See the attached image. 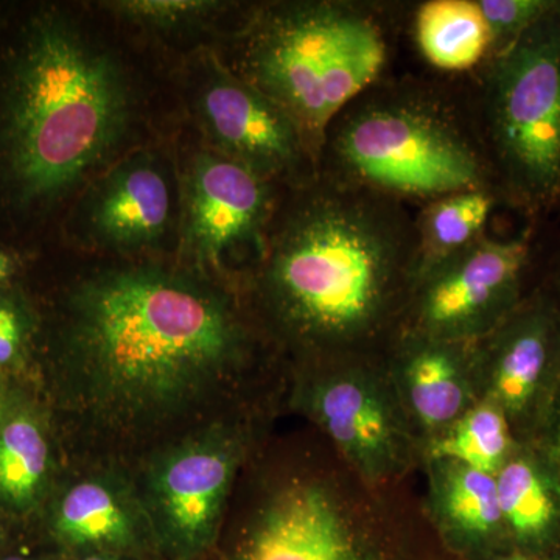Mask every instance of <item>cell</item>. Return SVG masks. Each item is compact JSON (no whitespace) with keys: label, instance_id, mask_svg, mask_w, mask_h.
<instances>
[{"label":"cell","instance_id":"obj_1","mask_svg":"<svg viewBox=\"0 0 560 560\" xmlns=\"http://www.w3.org/2000/svg\"><path fill=\"white\" fill-rule=\"evenodd\" d=\"M253 345L230 298L161 265L110 268L70 293L62 359L86 425L149 438L234 393Z\"/></svg>","mask_w":560,"mask_h":560},{"label":"cell","instance_id":"obj_2","mask_svg":"<svg viewBox=\"0 0 560 560\" xmlns=\"http://www.w3.org/2000/svg\"><path fill=\"white\" fill-rule=\"evenodd\" d=\"M267 234L257 291L280 340L305 360L383 350L418 267L400 201L324 176Z\"/></svg>","mask_w":560,"mask_h":560},{"label":"cell","instance_id":"obj_3","mask_svg":"<svg viewBox=\"0 0 560 560\" xmlns=\"http://www.w3.org/2000/svg\"><path fill=\"white\" fill-rule=\"evenodd\" d=\"M264 469L202 560H458L410 480L370 485L319 433Z\"/></svg>","mask_w":560,"mask_h":560},{"label":"cell","instance_id":"obj_4","mask_svg":"<svg viewBox=\"0 0 560 560\" xmlns=\"http://www.w3.org/2000/svg\"><path fill=\"white\" fill-rule=\"evenodd\" d=\"M131 114L130 84L110 51L65 18H38L3 92V160L18 198L38 205L75 189L119 147Z\"/></svg>","mask_w":560,"mask_h":560},{"label":"cell","instance_id":"obj_5","mask_svg":"<svg viewBox=\"0 0 560 560\" xmlns=\"http://www.w3.org/2000/svg\"><path fill=\"white\" fill-rule=\"evenodd\" d=\"M386 51L381 25L359 7L276 3L246 28L241 77L290 117L319 164L330 125L374 86Z\"/></svg>","mask_w":560,"mask_h":560},{"label":"cell","instance_id":"obj_6","mask_svg":"<svg viewBox=\"0 0 560 560\" xmlns=\"http://www.w3.org/2000/svg\"><path fill=\"white\" fill-rule=\"evenodd\" d=\"M320 161L327 178L396 201L493 186L485 150L447 106L415 90L363 92L330 125Z\"/></svg>","mask_w":560,"mask_h":560},{"label":"cell","instance_id":"obj_7","mask_svg":"<svg viewBox=\"0 0 560 560\" xmlns=\"http://www.w3.org/2000/svg\"><path fill=\"white\" fill-rule=\"evenodd\" d=\"M485 154L497 191L525 212L560 202V3L489 58Z\"/></svg>","mask_w":560,"mask_h":560},{"label":"cell","instance_id":"obj_8","mask_svg":"<svg viewBox=\"0 0 560 560\" xmlns=\"http://www.w3.org/2000/svg\"><path fill=\"white\" fill-rule=\"evenodd\" d=\"M293 404L372 486L399 485L422 466V444L397 394L385 349L305 360Z\"/></svg>","mask_w":560,"mask_h":560},{"label":"cell","instance_id":"obj_9","mask_svg":"<svg viewBox=\"0 0 560 560\" xmlns=\"http://www.w3.org/2000/svg\"><path fill=\"white\" fill-rule=\"evenodd\" d=\"M248 444L241 423L213 422L149 460L138 495L158 560H202L213 550Z\"/></svg>","mask_w":560,"mask_h":560},{"label":"cell","instance_id":"obj_10","mask_svg":"<svg viewBox=\"0 0 560 560\" xmlns=\"http://www.w3.org/2000/svg\"><path fill=\"white\" fill-rule=\"evenodd\" d=\"M529 259L528 235L506 241L485 235L416 276L399 330L447 341L482 340L522 304Z\"/></svg>","mask_w":560,"mask_h":560},{"label":"cell","instance_id":"obj_11","mask_svg":"<svg viewBox=\"0 0 560 560\" xmlns=\"http://www.w3.org/2000/svg\"><path fill=\"white\" fill-rule=\"evenodd\" d=\"M194 106L212 151L268 183L301 180L315 168L290 117L213 54L202 57Z\"/></svg>","mask_w":560,"mask_h":560},{"label":"cell","instance_id":"obj_12","mask_svg":"<svg viewBox=\"0 0 560 560\" xmlns=\"http://www.w3.org/2000/svg\"><path fill=\"white\" fill-rule=\"evenodd\" d=\"M480 399L506 416L515 440L536 431L560 378V316L555 300H523L492 334L475 342Z\"/></svg>","mask_w":560,"mask_h":560},{"label":"cell","instance_id":"obj_13","mask_svg":"<svg viewBox=\"0 0 560 560\" xmlns=\"http://www.w3.org/2000/svg\"><path fill=\"white\" fill-rule=\"evenodd\" d=\"M271 183L215 151L195 154L184 178L183 243L198 264L220 268L234 250L267 241Z\"/></svg>","mask_w":560,"mask_h":560},{"label":"cell","instance_id":"obj_14","mask_svg":"<svg viewBox=\"0 0 560 560\" xmlns=\"http://www.w3.org/2000/svg\"><path fill=\"white\" fill-rule=\"evenodd\" d=\"M385 355L422 448L480 400L475 342L397 330L386 345Z\"/></svg>","mask_w":560,"mask_h":560},{"label":"cell","instance_id":"obj_15","mask_svg":"<svg viewBox=\"0 0 560 560\" xmlns=\"http://www.w3.org/2000/svg\"><path fill=\"white\" fill-rule=\"evenodd\" d=\"M47 541L66 558L103 552L158 560L138 490L113 477H88L69 486L51 510Z\"/></svg>","mask_w":560,"mask_h":560},{"label":"cell","instance_id":"obj_16","mask_svg":"<svg viewBox=\"0 0 560 560\" xmlns=\"http://www.w3.org/2000/svg\"><path fill=\"white\" fill-rule=\"evenodd\" d=\"M172 189L161 161L135 154L117 162L83 201V232L98 248L149 249L171 226Z\"/></svg>","mask_w":560,"mask_h":560},{"label":"cell","instance_id":"obj_17","mask_svg":"<svg viewBox=\"0 0 560 560\" xmlns=\"http://www.w3.org/2000/svg\"><path fill=\"white\" fill-rule=\"evenodd\" d=\"M427 517L445 550L458 560H486L511 550L495 477L451 459H423Z\"/></svg>","mask_w":560,"mask_h":560},{"label":"cell","instance_id":"obj_18","mask_svg":"<svg viewBox=\"0 0 560 560\" xmlns=\"http://www.w3.org/2000/svg\"><path fill=\"white\" fill-rule=\"evenodd\" d=\"M495 482L511 550L560 551V486L539 453L518 444Z\"/></svg>","mask_w":560,"mask_h":560},{"label":"cell","instance_id":"obj_19","mask_svg":"<svg viewBox=\"0 0 560 560\" xmlns=\"http://www.w3.org/2000/svg\"><path fill=\"white\" fill-rule=\"evenodd\" d=\"M416 43L433 68L466 72L489 60L490 33L477 0H430L415 21Z\"/></svg>","mask_w":560,"mask_h":560},{"label":"cell","instance_id":"obj_20","mask_svg":"<svg viewBox=\"0 0 560 560\" xmlns=\"http://www.w3.org/2000/svg\"><path fill=\"white\" fill-rule=\"evenodd\" d=\"M51 470L50 444L31 411H9L0 423V504L25 515L43 499Z\"/></svg>","mask_w":560,"mask_h":560},{"label":"cell","instance_id":"obj_21","mask_svg":"<svg viewBox=\"0 0 560 560\" xmlns=\"http://www.w3.org/2000/svg\"><path fill=\"white\" fill-rule=\"evenodd\" d=\"M499 191L493 186L455 191L427 202L418 220L416 276L485 237ZM415 276V279H416Z\"/></svg>","mask_w":560,"mask_h":560},{"label":"cell","instance_id":"obj_22","mask_svg":"<svg viewBox=\"0 0 560 560\" xmlns=\"http://www.w3.org/2000/svg\"><path fill=\"white\" fill-rule=\"evenodd\" d=\"M510 422L493 401L480 399L422 448L423 459H451L495 477L518 447Z\"/></svg>","mask_w":560,"mask_h":560},{"label":"cell","instance_id":"obj_23","mask_svg":"<svg viewBox=\"0 0 560 560\" xmlns=\"http://www.w3.org/2000/svg\"><path fill=\"white\" fill-rule=\"evenodd\" d=\"M117 18L158 31L187 27L223 9V3L209 0H120L102 3Z\"/></svg>","mask_w":560,"mask_h":560},{"label":"cell","instance_id":"obj_24","mask_svg":"<svg viewBox=\"0 0 560 560\" xmlns=\"http://www.w3.org/2000/svg\"><path fill=\"white\" fill-rule=\"evenodd\" d=\"M490 33V57L500 54L559 5V0H477Z\"/></svg>","mask_w":560,"mask_h":560},{"label":"cell","instance_id":"obj_25","mask_svg":"<svg viewBox=\"0 0 560 560\" xmlns=\"http://www.w3.org/2000/svg\"><path fill=\"white\" fill-rule=\"evenodd\" d=\"M536 431L539 434V448L536 452L560 486V378L552 389Z\"/></svg>","mask_w":560,"mask_h":560},{"label":"cell","instance_id":"obj_26","mask_svg":"<svg viewBox=\"0 0 560 560\" xmlns=\"http://www.w3.org/2000/svg\"><path fill=\"white\" fill-rule=\"evenodd\" d=\"M25 335L27 323L24 313L13 302L0 300V368L20 359Z\"/></svg>","mask_w":560,"mask_h":560},{"label":"cell","instance_id":"obj_27","mask_svg":"<svg viewBox=\"0 0 560 560\" xmlns=\"http://www.w3.org/2000/svg\"><path fill=\"white\" fill-rule=\"evenodd\" d=\"M0 560H68V558L46 540L40 548H28V545L14 541L9 550L0 555Z\"/></svg>","mask_w":560,"mask_h":560},{"label":"cell","instance_id":"obj_28","mask_svg":"<svg viewBox=\"0 0 560 560\" xmlns=\"http://www.w3.org/2000/svg\"><path fill=\"white\" fill-rule=\"evenodd\" d=\"M486 560H560V551L556 552H528L521 550H508L492 556Z\"/></svg>","mask_w":560,"mask_h":560},{"label":"cell","instance_id":"obj_29","mask_svg":"<svg viewBox=\"0 0 560 560\" xmlns=\"http://www.w3.org/2000/svg\"><path fill=\"white\" fill-rule=\"evenodd\" d=\"M14 261L7 253H0V283L5 282L7 279L13 275Z\"/></svg>","mask_w":560,"mask_h":560},{"label":"cell","instance_id":"obj_30","mask_svg":"<svg viewBox=\"0 0 560 560\" xmlns=\"http://www.w3.org/2000/svg\"><path fill=\"white\" fill-rule=\"evenodd\" d=\"M9 411V390H7L5 381H3L2 375H0V423L3 422Z\"/></svg>","mask_w":560,"mask_h":560},{"label":"cell","instance_id":"obj_31","mask_svg":"<svg viewBox=\"0 0 560 560\" xmlns=\"http://www.w3.org/2000/svg\"><path fill=\"white\" fill-rule=\"evenodd\" d=\"M14 541L16 540H14L13 534H11L10 529L0 522V555H2L3 551L9 550Z\"/></svg>","mask_w":560,"mask_h":560},{"label":"cell","instance_id":"obj_32","mask_svg":"<svg viewBox=\"0 0 560 560\" xmlns=\"http://www.w3.org/2000/svg\"><path fill=\"white\" fill-rule=\"evenodd\" d=\"M68 560H138L124 558V556L103 555V552H94V555L77 556V558H68Z\"/></svg>","mask_w":560,"mask_h":560},{"label":"cell","instance_id":"obj_33","mask_svg":"<svg viewBox=\"0 0 560 560\" xmlns=\"http://www.w3.org/2000/svg\"><path fill=\"white\" fill-rule=\"evenodd\" d=\"M556 308H558L559 316H560V276L558 280V298L555 300Z\"/></svg>","mask_w":560,"mask_h":560}]
</instances>
